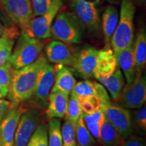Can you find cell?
I'll list each match as a JSON object with an SVG mask.
<instances>
[{
  "mask_svg": "<svg viewBox=\"0 0 146 146\" xmlns=\"http://www.w3.org/2000/svg\"><path fill=\"white\" fill-rule=\"evenodd\" d=\"M62 146H76L77 142L76 139L75 125L68 120L64 122L61 126Z\"/></svg>",
  "mask_w": 146,
  "mask_h": 146,
  "instance_id": "f546056e",
  "label": "cell"
},
{
  "mask_svg": "<svg viewBox=\"0 0 146 146\" xmlns=\"http://www.w3.org/2000/svg\"><path fill=\"white\" fill-rule=\"evenodd\" d=\"M135 62L137 71H143L146 65V32L141 29L136 35L133 43Z\"/></svg>",
  "mask_w": 146,
  "mask_h": 146,
  "instance_id": "7402d4cb",
  "label": "cell"
},
{
  "mask_svg": "<svg viewBox=\"0 0 146 146\" xmlns=\"http://www.w3.org/2000/svg\"><path fill=\"white\" fill-rule=\"evenodd\" d=\"M89 1H92V0H89Z\"/></svg>",
  "mask_w": 146,
  "mask_h": 146,
  "instance_id": "7bdbcfd3",
  "label": "cell"
},
{
  "mask_svg": "<svg viewBox=\"0 0 146 146\" xmlns=\"http://www.w3.org/2000/svg\"><path fill=\"white\" fill-rule=\"evenodd\" d=\"M146 78L143 71H137L134 80L130 84L126 83L120 94V106L126 109H139L145 105Z\"/></svg>",
  "mask_w": 146,
  "mask_h": 146,
  "instance_id": "8992f818",
  "label": "cell"
},
{
  "mask_svg": "<svg viewBox=\"0 0 146 146\" xmlns=\"http://www.w3.org/2000/svg\"><path fill=\"white\" fill-rule=\"evenodd\" d=\"M122 146H145L144 140L138 136H129Z\"/></svg>",
  "mask_w": 146,
  "mask_h": 146,
  "instance_id": "d590c367",
  "label": "cell"
},
{
  "mask_svg": "<svg viewBox=\"0 0 146 146\" xmlns=\"http://www.w3.org/2000/svg\"><path fill=\"white\" fill-rule=\"evenodd\" d=\"M108 2L111 3V4H118L120 2V0H106Z\"/></svg>",
  "mask_w": 146,
  "mask_h": 146,
  "instance_id": "ab89813d",
  "label": "cell"
},
{
  "mask_svg": "<svg viewBox=\"0 0 146 146\" xmlns=\"http://www.w3.org/2000/svg\"><path fill=\"white\" fill-rule=\"evenodd\" d=\"M12 42H15V39H12V38H10L6 36H1L0 37V49L5 47V45L10 44V43H12Z\"/></svg>",
  "mask_w": 146,
  "mask_h": 146,
  "instance_id": "74e56055",
  "label": "cell"
},
{
  "mask_svg": "<svg viewBox=\"0 0 146 146\" xmlns=\"http://www.w3.org/2000/svg\"><path fill=\"white\" fill-rule=\"evenodd\" d=\"M133 131L140 135H144L146 131V108L145 105L131 112Z\"/></svg>",
  "mask_w": 146,
  "mask_h": 146,
  "instance_id": "83f0119b",
  "label": "cell"
},
{
  "mask_svg": "<svg viewBox=\"0 0 146 146\" xmlns=\"http://www.w3.org/2000/svg\"><path fill=\"white\" fill-rule=\"evenodd\" d=\"M83 113L78 98L73 94H70L68 108L64 116L65 119L75 125L78 120L83 116Z\"/></svg>",
  "mask_w": 146,
  "mask_h": 146,
  "instance_id": "4316f807",
  "label": "cell"
},
{
  "mask_svg": "<svg viewBox=\"0 0 146 146\" xmlns=\"http://www.w3.org/2000/svg\"><path fill=\"white\" fill-rule=\"evenodd\" d=\"M43 48L44 42L42 39L30 37L22 32L11 55L12 66L16 70L31 64L37 59Z\"/></svg>",
  "mask_w": 146,
  "mask_h": 146,
  "instance_id": "277c9868",
  "label": "cell"
},
{
  "mask_svg": "<svg viewBox=\"0 0 146 146\" xmlns=\"http://www.w3.org/2000/svg\"><path fill=\"white\" fill-rule=\"evenodd\" d=\"M98 50L95 47H85L76 52L72 66L85 79L94 77Z\"/></svg>",
  "mask_w": 146,
  "mask_h": 146,
  "instance_id": "4fadbf2b",
  "label": "cell"
},
{
  "mask_svg": "<svg viewBox=\"0 0 146 146\" xmlns=\"http://www.w3.org/2000/svg\"><path fill=\"white\" fill-rule=\"evenodd\" d=\"M70 94L75 96L78 99L87 97L98 96L101 99L102 103L111 101L106 89L102 84L89 79L76 83Z\"/></svg>",
  "mask_w": 146,
  "mask_h": 146,
  "instance_id": "2e32d148",
  "label": "cell"
},
{
  "mask_svg": "<svg viewBox=\"0 0 146 146\" xmlns=\"http://www.w3.org/2000/svg\"><path fill=\"white\" fill-rule=\"evenodd\" d=\"M83 113H92L101 109L102 100L98 96H91L78 99Z\"/></svg>",
  "mask_w": 146,
  "mask_h": 146,
  "instance_id": "4dcf8cb0",
  "label": "cell"
},
{
  "mask_svg": "<svg viewBox=\"0 0 146 146\" xmlns=\"http://www.w3.org/2000/svg\"><path fill=\"white\" fill-rule=\"evenodd\" d=\"M61 126L62 123L60 118L49 120V124L47 125L48 146H62Z\"/></svg>",
  "mask_w": 146,
  "mask_h": 146,
  "instance_id": "484cf974",
  "label": "cell"
},
{
  "mask_svg": "<svg viewBox=\"0 0 146 146\" xmlns=\"http://www.w3.org/2000/svg\"><path fill=\"white\" fill-rule=\"evenodd\" d=\"M76 146H79V145H78V144H77V145H76Z\"/></svg>",
  "mask_w": 146,
  "mask_h": 146,
  "instance_id": "b9f144b4",
  "label": "cell"
},
{
  "mask_svg": "<svg viewBox=\"0 0 146 146\" xmlns=\"http://www.w3.org/2000/svg\"><path fill=\"white\" fill-rule=\"evenodd\" d=\"M71 11L81 20L89 32L96 33L101 29V18L98 3L88 0H72Z\"/></svg>",
  "mask_w": 146,
  "mask_h": 146,
  "instance_id": "ba28073f",
  "label": "cell"
},
{
  "mask_svg": "<svg viewBox=\"0 0 146 146\" xmlns=\"http://www.w3.org/2000/svg\"><path fill=\"white\" fill-rule=\"evenodd\" d=\"M135 13L133 0H121L119 19L110 41L115 56L134 42Z\"/></svg>",
  "mask_w": 146,
  "mask_h": 146,
  "instance_id": "7a4b0ae2",
  "label": "cell"
},
{
  "mask_svg": "<svg viewBox=\"0 0 146 146\" xmlns=\"http://www.w3.org/2000/svg\"><path fill=\"white\" fill-rule=\"evenodd\" d=\"M10 19L23 29L33 16L31 0H0Z\"/></svg>",
  "mask_w": 146,
  "mask_h": 146,
  "instance_id": "8fae6325",
  "label": "cell"
},
{
  "mask_svg": "<svg viewBox=\"0 0 146 146\" xmlns=\"http://www.w3.org/2000/svg\"><path fill=\"white\" fill-rule=\"evenodd\" d=\"M13 107V104L10 100H5L3 98L0 99V123Z\"/></svg>",
  "mask_w": 146,
  "mask_h": 146,
  "instance_id": "e575fe53",
  "label": "cell"
},
{
  "mask_svg": "<svg viewBox=\"0 0 146 146\" xmlns=\"http://www.w3.org/2000/svg\"><path fill=\"white\" fill-rule=\"evenodd\" d=\"M133 43L134 42L115 56L118 66L124 74L127 84L132 83L137 72L133 53Z\"/></svg>",
  "mask_w": 146,
  "mask_h": 146,
  "instance_id": "d6986e66",
  "label": "cell"
},
{
  "mask_svg": "<svg viewBox=\"0 0 146 146\" xmlns=\"http://www.w3.org/2000/svg\"><path fill=\"white\" fill-rule=\"evenodd\" d=\"M76 53L60 41H52L45 47V55L49 62L72 66Z\"/></svg>",
  "mask_w": 146,
  "mask_h": 146,
  "instance_id": "5bb4252c",
  "label": "cell"
},
{
  "mask_svg": "<svg viewBox=\"0 0 146 146\" xmlns=\"http://www.w3.org/2000/svg\"><path fill=\"white\" fill-rule=\"evenodd\" d=\"M76 139L79 146H96V139L92 136L85 125L83 116L75 124Z\"/></svg>",
  "mask_w": 146,
  "mask_h": 146,
  "instance_id": "d4e9b609",
  "label": "cell"
},
{
  "mask_svg": "<svg viewBox=\"0 0 146 146\" xmlns=\"http://www.w3.org/2000/svg\"><path fill=\"white\" fill-rule=\"evenodd\" d=\"M83 119L92 136L98 142L101 127L105 120V116L101 109L92 113H83Z\"/></svg>",
  "mask_w": 146,
  "mask_h": 146,
  "instance_id": "cb8c5ba5",
  "label": "cell"
},
{
  "mask_svg": "<svg viewBox=\"0 0 146 146\" xmlns=\"http://www.w3.org/2000/svg\"><path fill=\"white\" fill-rule=\"evenodd\" d=\"M47 62L46 56L41 54L31 64L20 69H14L7 96L13 106H17L31 98L40 71Z\"/></svg>",
  "mask_w": 146,
  "mask_h": 146,
  "instance_id": "6da1fadb",
  "label": "cell"
},
{
  "mask_svg": "<svg viewBox=\"0 0 146 146\" xmlns=\"http://www.w3.org/2000/svg\"><path fill=\"white\" fill-rule=\"evenodd\" d=\"M26 111L25 108L18 105L9 111L0 123V146H12L14 134L22 114Z\"/></svg>",
  "mask_w": 146,
  "mask_h": 146,
  "instance_id": "7c38bea8",
  "label": "cell"
},
{
  "mask_svg": "<svg viewBox=\"0 0 146 146\" xmlns=\"http://www.w3.org/2000/svg\"><path fill=\"white\" fill-rule=\"evenodd\" d=\"M3 36H8V37L12 38V39H15V38L18 36V31L14 28L9 29H5L3 24L1 23V21H0V37Z\"/></svg>",
  "mask_w": 146,
  "mask_h": 146,
  "instance_id": "8d00e7d4",
  "label": "cell"
},
{
  "mask_svg": "<svg viewBox=\"0 0 146 146\" xmlns=\"http://www.w3.org/2000/svg\"><path fill=\"white\" fill-rule=\"evenodd\" d=\"M69 100V96L60 91L51 92L47 100L45 115L48 120L62 118L65 116Z\"/></svg>",
  "mask_w": 146,
  "mask_h": 146,
  "instance_id": "ac0fdd59",
  "label": "cell"
},
{
  "mask_svg": "<svg viewBox=\"0 0 146 146\" xmlns=\"http://www.w3.org/2000/svg\"><path fill=\"white\" fill-rule=\"evenodd\" d=\"M119 19V12L114 5H110L106 8L101 20V27L104 36L106 45H110L112 36L117 26Z\"/></svg>",
  "mask_w": 146,
  "mask_h": 146,
  "instance_id": "ffe728a7",
  "label": "cell"
},
{
  "mask_svg": "<svg viewBox=\"0 0 146 146\" xmlns=\"http://www.w3.org/2000/svg\"><path fill=\"white\" fill-rule=\"evenodd\" d=\"M124 141L119 133L105 118L100 130L99 143L103 146H119Z\"/></svg>",
  "mask_w": 146,
  "mask_h": 146,
  "instance_id": "603a6c76",
  "label": "cell"
},
{
  "mask_svg": "<svg viewBox=\"0 0 146 146\" xmlns=\"http://www.w3.org/2000/svg\"><path fill=\"white\" fill-rule=\"evenodd\" d=\"M14 71V68L10 61L0 66V86L5 87L9 90Z\"/></svg>",
  "mask_w": 146,
  "mask_h": 146,
  "instance_id": "1f68e13d",
  "label": "cell"
},
{
  "mask_svg": "<svg viewBox=\"0 0 146 146\" xmlns=\"http://www.w3.org/2000/svg\"><path fill=\"white\" fill-rule=\"evenodd\" d=\"M47 125L40 124L33 133L27 146H48Z\"/></svg>",
  "mask_w": 146,
  "mask_h": 146,
  "instance_id": "f1b7e54d",
  "label": "cell"
},
{
  "mask_svg": "<svg viewBox=\"0 0 146 146\" xmlns=\"http://www.w3.org/2000/svg\"><path fill=\"white\" fill-rule=\"evenodd\" d=\"M14 45V42H12L0 49V66H2L8 62L10 61Z\"/></svg>",
  "mask_w": 146,
  "mask_h": 146,
  "instance_id": "836d02e7",
  "label": "cell"
},
{
  "mask_svg": "<svg viewBox=\"0 0 146 146\" xmlns=\"http://www.w3.org/2000/svg\"><path fill=\"white\" fill-rule=\"evenodd\" d=\"M64 0H52L49 8L41 16H35L29 23L22 29L30 37L45 39L52 36L51 29L57 14L63 5Z\"/></svg>",
  "mask_w": 146,
  "mask_h": 146,
  "instance_id": "5b68a950",
  "label": "cell"
},
{
  "mask_svg": "<svg viewBox=\"0 0 146 146\" xmlns=\"http://www.w3.org/2000/svg\"><path fill=\"white\" fill-rule=\"evenodd\" d=\"M52 0H31L33 16H39L46 12Z\"/></svg>",
  "mask_w": 146,
  "mask_h": 146,
  "instance_id": "d6a6232c",
  "label": "cell"
},
{
  "mask_svg": "<svg viewBox=\"0 0 146 146\" xmlns=\"http://www.w3.org/2000/svg\"><path fill=\"white\" fill-rule=\"evenodd\" d=\"M98 81L108 91L112 99L115 102H118L125 86V77L119 67L117 66L109 76L100 78Z\"/></svg>",
  "mask_w": 146,
  "mask_h": 146,
  "instance_id": "44dd1931",
  "label": "cell"
},
{
  "mask_svg": "<svg viewBox=\"0 0 146 146\" xmlns=\"http://www.w3.org/2000/svg\"><path fill=\"white\" fill-rule=\"evenodd\" d=\"M85 27L72 12H62L57 14L52 24V35L64 43L78 44L85 33Z\"/></svg>",
  "mask_w": 146,
  "mask_h": 146,
  "instance_id": "3957f363",
  "label": "cell"
},
{
  "mask_svg": "<svg viewBox=\"0 0 146 146\" xmlns=\"http://www.w3.org/2000/svg\"><path fill=\"white\" fill-rule=\"evenodd\" d=\"M39 110H27L22 114L14 134L12 146H27L36 128L41 122Z\"/></svg>",
  "mask_w": 146,
  "mask_h": 146,
  "instance_id": "9c48e42d",
  "label": "cell"
},
{
  "mask_svg": "<svg viewBox=\"0 0 146 146\" xmlns=\"http://www.w3.org/2000/svg\"><path fill=\"white\" fill-rule=\"evenodd\" d=\"M54 69L55 78L51 92L60 91L70 96L76 83L72 71L66 66L57 64L54 66Z\"/></svg>",
  "mask_w": 146,
  "mask_h": 146,
  "instance_id": "e0dca14e",
  "label": "cell"
},
{
  "mask_svg": "<svg viewBox=\"0 0 146 146\" xmlns=\"http://www.w3.org/2000/svg\"><path fill=\"white\" fill-rule=\"evenodd\" d=\"M101 110L106 119L116 129L124 140L132 135L133 128L130 110L113 104L111 101L102 102Z\"/></svg>",
  "mask_w": 146,
  "mask_h": 146,
  "instance_id": "52a82bcc",
  "label": "cell"
},
{
  "mask_svg": "<svg viewBox=\"0 0 146 146\" xmlns=\"http://www.w3.org/2000/svg\"><path fill=\"white\" fill-rule=\"evenodd\" d=\"M55 71L54 66L47 62L42 67L38 76L34 92L31 99L39 108H45L47 105L49 95L54 85Z\"/></svg>",
  "mask_w": 146,
  "mask_h": 146,
  "instance_id": "30bf717a",
  "label": "cell"
},
{
  "mask_svg": "<svg viewBox=\"0 0 146 146\" xmlns=\"http://www.w3.org/2000/svg\"><path fill=\"white\" fill-rule=\"evenodd\" d=\"M8 89L5 88V87L0 86V99L4 98L8 96Z\"/></svg>",
  "mask_w": 146,
  "mask_h": 146,
  "instance_id": "f35d334b",
  "label": "cell"
},
{
  "mask_svg": "<svg viewBox=\"0 0 146 146\" xmlns=\"http://www.w3.org/2000/svg\"><path fill=\"white\" fill-rule=\"evenodd\" d=\"M117 62L110 45H106L98 50L94 77L97 80L108 77L117 68Z\"/></svg>",
  "mask_w": 146,
  "mask_h": 146,
  "instance_id": "9a60e30c",
  "label": "cell"
},
{
  "mask_svg": "<svg viewBox=\"0 0 146 146\" xmlns=\"http://www.w3.org/2000/svg\"><path fill=\"white\" fill-rule=\"evenodd\" d=\"M139 1H141L142 3H145V1H146V0H139Z\"/></svg>",
  "mask_w": 146,
  "mask_h": 146,
  "instance_id": "60d3db41",
  "label": "cell"
}]
</instances>
